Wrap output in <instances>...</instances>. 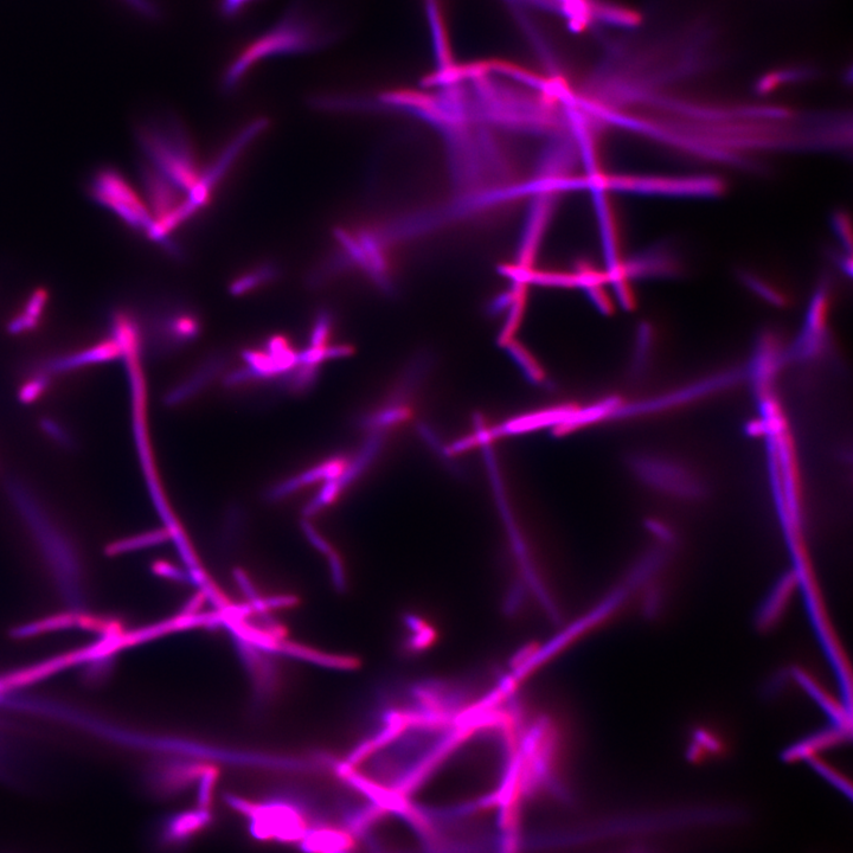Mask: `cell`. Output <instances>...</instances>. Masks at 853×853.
<instances>
[{
    "label": "cell",
    "instance_id": "obj_1",
    "mask_svg": "<svg viewBox=\"0 0 853 853\" xmlns=\"http://www.w3.org/2000/svg\"><path fill=\"white\" fill-rule=\"evenodd\" d=\"M450 128L464 196L522 200L588 178L577 109L568 101L454 107Z\"/></svg>",
    "mask_w": 853,
    "mask_h": 853
},
{
    "label": "cell",
    "instance_id": "obj_2",
    "mask_svg": "<svg viewBox=\"0 0 853 853\" xmlns=\"http://www.w3.org/2000/svg\"><path fill=\"white\" fill-rule=\"evenodd\" d=\"M530 752L522 723L509 711L464 714L438 758L397 805L421 823L510 805L522 790Z\"/></svg>",
    "mask_w": 853,
    "mask_h": 853
},
{
    "label": "cell",
    "instance_id": "obj_3",
    "mask_svg": "<svg viewBox=\"0 0 853 853\" xmlns=\"http://www.w3.org/2000/svg\"><path fill=\"white\" fill-rule=\"evenodd\" d=\"M513 268L517 279L613 284L619 275L604 190L588 178H577L532 195Z\"/></svg>",
    "mask_w": 853,
    "mask_h": 853
},
{
    "label": "cell",
    "instance_id": "obj_4",
    "mask_svg": "<svg viewBox=\"0 0 853 853\" xmlns=\"http://www.w3.org/2000/svg\"><path fill=\"white\" fill-rule=\"evenodd\" d=\"M464 714L440 708L403 711L373 731L342 771L383 805H397L438 758Z\"/></svg>",
    "mask_w": 853,
    "mask_h": 853
},
{
    "label": "cell",
    "instance_id": "obj_5",
    "mask_svg": "<svg viewBox=\"0 0 853 853\" xmlns=\"http://www.w3.org/2000/svg\"><path fill=\"white\" fill-rule=\"evenodd\" d=\"M337 30L327 23L306 0L292 5L272 28L256 36L239 50L222 75L226 92L235 91L262 61L273 57L312 53L336 40Z\"/></svg>",
    "mask_w": 853,
    "mask_h": 853
},
{
    "label": "cell",
    "instance_id": "obj_6",
    "mask_svg": "<svg viewBox=\"0 0 853 853\" xmlns=\"http://www.w3.org/2000/svg\"><path fill=\"white\" fill-rule=\"evenodd\" d=\"M139 140L152 168L168 178L187 198L194 194L205 170L181 126L173 121L146 125L139 131Z\"/></svg>",
    "mask_w": 853,
    "mask_h": 853
},
{
    "label": "cell",
    "instance_id": "obj_7",
    "mask_svg": "<svg viewBox=\"0 0 853 853\" xmlns=\"http://www.w3.org/2000/svg\"><path fill=\"white\" fill-rule=\"evenodd\" d=\"M91 194L96 202L111 210L128 227L149 235L153 226L149 205L123 173L111 168L99 170L93 177Z\"/></svg>",
    "mask_w": 853,
    "mask_h": 853
},
{
    "label": "cell",
    "instance_id": "obj_8",
    "mask_svg": "<svg viewBox=\"0 0 853 853\" xmlns=\"http://www.w3.org/2000/svg\"><path fill=\"white\" fill-rule=\"evenodd\" d=\"M123 357L121 346L112 337L106 342H102L78 354L68 355L53 359L44 365V374H59L66 371L86 367V365L104 363L114 361Z\"/></svg>",
    "mask_w": 853,
    "mask_h": 853
},
{
    "label": "cell",
    "instance_id": "obj_9",
    "mask_svg": "<svg viewBox=\"0 0 853 853\" xmlns=\"http://www.w3.org/2000/svg\"><path fill=\"white\" fill-rule=\"evenodd\" d=\"M345 470L346 463L344 459L336 458L327 460L324 464L311 468V470L301 474V476L287 480L285 483L274 487L273 490L269 491L268 498L275 500L285 497L286 495H290L291 492L299 490L300 487L314 483V481L338 479Z\"/></svg>",
    "mask_w": 853,
    "mask_h": 853
},
{
    "label": "cell",
    "instance_id": "obj_10",
    "mask_svg": "<svg viewBox=\"0 0 853 853\" xmlns=\"http://www.w3.org/2000/svg\"><path fill=\"white\" fill-rule=\"evenodd\" d=\"M49 294L44 288L37 290L30 295L27 305L21 314L11 320L8 325V331L11 335H19V333L35 330L42 316L44 307L47 305Z\"/></svg>",
    "mask_w": 853,
    "mask_h": 853
},
{
    "label": "cell",
    "instance_id": "obj_11",
    "mask_svg": "<svg viewBox=\"0 0 853 853\" xmlns=\"http://www.w3.org/2000/svg\"><path fill=\"white\" fill-rule=\"evenodd\" d=\"M170 540H173L171 532L165 527L164 529L146 532V534L143 535L126 538V540L108 544L106 547V554L108 556H115L130 553V551L133 550L153 547V545L162 544Z\"/></svg>",
    "mask_w": 853,
    "mask_h": 853
},
{
    "label": "cell",
    "instance_id": "obj_12",
    "mask_svg": "<svg viewBox=\"0 0 853 853\" xmlns=\"http://www.w3.org/2000/svg\"><path fill=\"white\" fill-rule=\"evenodd\" d=\"M595 19L596 21L614 25V27L636 28L643 18H641L637 11L627 9L625 6L599 3Z\"/></svg>",
    "mask_w": 853,
    "mask_h": 853
},
{
    "label": "cell",
    "instance_id": "obj_13",
    "mask_svg": "<svg viewBox=\"0 0 853 853\" xmlns=\"http://www.w3.org/2000/svg\"><path fill=\"white\" fill-rule=\"evenodd\" d=\"M220 359H214L213 362H210L201 369L200 373H197L192 380L187 383H184L182 387H179L170 393L168 397H166V402L172 406V404H177L179 402L184 401L187 397L195 394L197 390H200L202 387L207 386L211 378L215 377L218 374V370L221 368Z\"/></svg>",
    "mask_w": 853,
    "mask_h": 853
},
{
    "label": "cell",
    "instance_id": "obj_14",
    "mask_svg": "<svg viewBox=\"0 0 853 853\" xmlns=\"http://www.w3.org/2000/svg\"><path fill=\"white\" fill-rule=\"evenodd\" d=\"M275 275H277V271H275L273 266L253 269V271L243 274L242 277L237 278L233 282L232 293L241 295L252 291L254 288H258L262 284H266V282L274 279Z\"/></svg>",
    "mask_w": 853,
    "mask_h": 853
},
{
    "label": "cell",
    "instance_id": "obj_15",
    "mask_svg": "<svg viewBox=\"0 0 853 853\" xmlns=\"http://www.w3.org/2000/svg\"><path fill=\"white\" fill-rule=\"evenodd\" d=\"M168 329L178 341L187 342L200 333V323L190 313H181L170 320Z\"/></svg>",
    "mask_w": 853,
    "mask_h": 853
},
{
    "label": "cell",
    "instance_id": "obj_16",
    "mask_svg": "<svg viewBox=\"0 0 853 853\" xmlns=\"http://www.w3.org/2000/svg\"><path fill=\"white\" fill-rule=\"evenodd\" d=\"M49 386V378L47 374H40L36 377L32 378V380L28 381L24 384V386L19 390L18 399L23 404H30L35 402L37 399H40L44 391L47 390Z\"/></svg>",
    "mask_w": 853,
    "mask_h": 853
},
{
    "label": "cell",
    "instance_id": "obj_17",
    "mask_svg": "<svg viewBox=\"0 0 853 853\" xmlns=\"http://www.w3.org/2000/svg\"><path fill=\"white\" fill-rule=\"evenodd\" d=\"M259 2L261 0H218V14L224 19L233 21Z\"/></svg>",
    "mask_w": 853,
    "mask_h": 853
},
{
    "label": "cell",
    "instance_id": "obj_18",
    "mask_svg": "<svg viewBox=\"0 0 853 853\" xmlns=\"http://www.w3.org/2000/svg\"><path fill=\"white\" fill-rule=\"evenodd\" d=\"M41 428L44 432H46L51 439H54L56 442L63 446H70L72 441H70L68 434L64 429L54 420L51 419H43L41 421Z\"/></svg>",
    "mask_w": 853,
    "mask_h": 853
}]
</instances>
